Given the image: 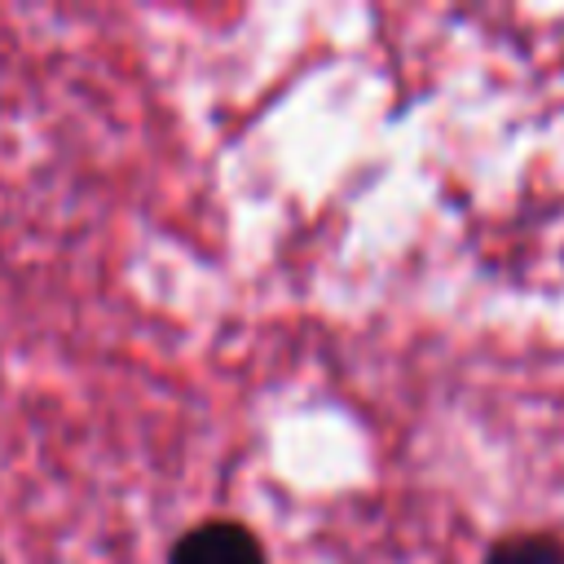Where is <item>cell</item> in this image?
Returning <instances> with one entry per match:
<instances>
[{"instance_id":"obj_2","label":"cell","mask_w":564,"mask_h":564,"mask_svg":"<svg viewBox=\"0 0 564 564\" xmlns=\"http://www.w3.org/2000/svg\"><path fill=\"white\" fill-rule=\"evenodd\" d=\"M489 564H564V546L542 533H524V538L498 542L489 551Z\"/></svg>"},{"instance_id":"obj_1","label":"cell","mask_w":564,"mask_h":564,"mask_svg":"<svg viewBox=\"0 0 564 564\" xmlns=\"http://www.w3.org/2000/svg\"><path fill=\"white\" fill-rule=\"evenodd\" d=\"M172 564H264V555H260V542L242 524L212 520V524L189 529L176 542Z\"/></svg>"}]
</instances>
